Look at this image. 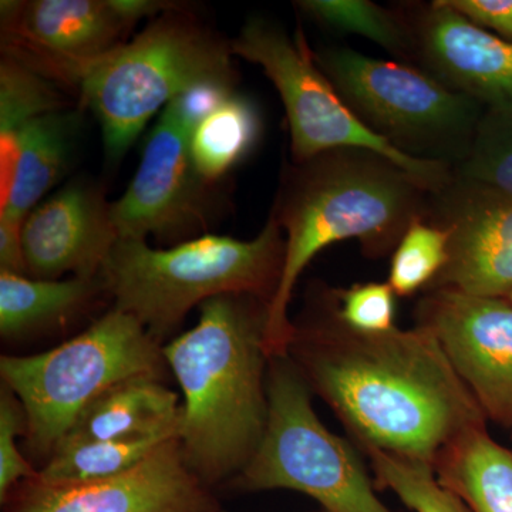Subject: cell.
Returning <instances> with one entry per match:
<instances>
[{
	"label": "cell",
	"mask_w": 512,
	"mask_h": 512,
	"mask_svg": "<svg viewBox=\"0 0 512 512\" xmlns=\"http://www.w3.org/2000/svg\"><path fill=\"white\" fill-rule=\"evenodd\" d=\"M306 356L313 384L336 413L379 448L433 467L485 414L423 326L363 335L345 326L320 336Z\"/></svg>",
	"instance_id": "obj_1"
},
{
	"label": "cell",
	"mask_w": 512,
	"mask_h": 512,
	"mask_svg": "<svg viewBox=\"0 0 512 512\" xmlns=\"http://www.w3.org/2000/svg\"><path fill=\"white\" fill-rule=\"evenodd\" d=\"M427 192L412 174L369 151H330L292 168L272 210L286 245L281 281L266 306V355L281 359L295 339L288 306L309 262L345 239H359L372 252L399 244L424 217Z\"/></svg>",
	"instance_id": "obj_2"
},
{
	"label": "cell",
	"mask_w": 512,
	"mask_h": 512,
	"mask_svg": "<svg viewBox=\"0 0 512 512\" xmlns=\"http://www.w3.org/2000/svg\"><path fill=\"white\" fill-rule=\"evenodd\" d=\"M249 295L201 305L197 325L163 349L184 394L180 443L191 470L208 480L245 468L264 437L266 306Z\"/></svg>",
	"instance_id": "obj_3"
},
{
	"label": "cell",
	"mask_w": 512,
	"mask_h": 512,
	"mask_svg": "<svg viewBox=\"0 0 512 512\" xmlns=\"http://www.w3.org/2000/svg\"><path fill=\"white\" fill-rule=\"evenodd\" d=\"M285 234L274 214L251 241L204 235L170 249L119 239L103 268L121 312L151 335H163L198 303L221 295L274 298L285 258Z\"/></svg>",
	"instance_id": "obj_4"
},
{
	"label": "cell",
	"mask_w": 512,
	"mask_h": 512,
	"mask_svg": "<svg viewBox=\"0 0 512 512\" xmlns=\"http://www.w3.org/2000/svg\"><path fill=\"white\" fill-rule=\"evenodd\" d=\"M177 12L154 20L80 82L83 104L99 119L113 160L124 156L157 110L181 94L202 84L234 86L231 46Z\"/></svg>",
	"instance_id": "obj_5"
},
{
	"label": "cell",
	"mask_w": 512,
	"mask_h": 512,
	"mask_svg": "<svg viewBox=\"0 0 512 512\" xmlns=\"http://www.w3.org/2000/svg\"><path fill=\"white\" fill-rule=\"evenodd\" d=\"M161 355L146 326L114 308L49 352L3 356L0 373L19 397L33 446L55 451L80 414L104 393L137 377H157Z\"/></svg>",
	"instance_id": "obj_6"
},
{
	"label": "cell",
	"mask_w": 512,
	"mask_h": 512,
	"mask_svg": "<svg viewBox=\"0 0 512 512\" xmlns=\"http://www.w3.org/2000/svg\"><path fill=\"white\" fill-rule=\"evenodd\" d=\"M315 55L340 97L370 130L409 156L461 161L483 119V106L434 74L348 47Z\"/></svg>",
	"instance_id": "obj_7"
},
{
	"label": "cell",
	"mask_w": 512,
	"mask_h": 512,
	"mask_svg": "<svg viewBox=\"0 0 512 512\" xmlns=\"http://www.w3.org/2000/svg\"><path fill=\"white\" fill-rule=\"evenodd\" d=\"M229 46L232 55L258 64L274 83L288 117L296 163L330 151H369L412 174L431 192L450 183V165L403 153L353 113L320 70L301 32L291 37L275 23L254 18Z\"/></svg>",
	"instance_id": "obj_8"
},
{
	"label": "cell",
	"mask_w": 512,
	"mask_h": 512,
	"mask_svg": "<svg viewBox=\"0 0 512 512\" xmlns=\"http://www.w3.org/2000/svg\"><path fill=\"white\" fill-rule=\"evenodd\" d=\"M244 478L256 490L301 491L328 512H392L376 497L355 451L323 426L301 377L285 365L275 366L268 384L264 437Z\"/></svg>",
	"instance_id": "obj_9"
},
{
	"label": "cell",
	"mask_w": 512,
	"mask_h": 512,
	"mask_svg": "<svg viewBox=\"0 0 512 512\" xmlns=\"http://www.w3.org/2000/svg\"><path fill=\"white\" fill-rule=\"evenodd\" d=\"M0 22L3 57L73 87L133 26L116 0L2 2Z\"/></svg>",
	"instance_id": "obj_10"
},
{
	"label": "cell",
	"mask_w": 512,
	"mask_h": 512,
	"mask_svg": "<svg viewBox=\"0 0 512 512\" xmlns=\"http://www.w3.org/2000/svg\"><path fill=\"white\" fill-rule=\"evenodd\" d=\"M194 130L171 101L148 137L133 181L110 204L119 239L146 241L148 235L174 237L207 227L214 184L201 177L192 161Z\"/></svg>",
	"instance_id": "obj_11"
},
{
	"label": "cell",
	"mask_w": 512,
	"mask_h": 512,
	"mask_svg": "<svg viewBox=\"0 0 512 512\" xmlns=\"http://www.w3.org/2000/svg\"><path fill=\"white\" fill-rule=\"evenodd\" d=\"M430 330L485 417L512 429V302L439 288L420 305Z\"/></svg>",
	"instance_id": "obj_12"
},
{
	"label": "cell",
	"mask_w": 512,
	"mask_h": 512,
	"mask_svg": "<svg viewBox=\"0 0 512 512\" xmlns=\"http://www.w3.org/2000/svg\"><path fill=\"white\" fill-rule=\"evenodd\" d=\"M437 222L448 232V261L439 288L485 298L512 293V197L457 178L443 190Z\"/></svg>",
	"instance_id": "obj_13"
},
{
	"label": "cell",
	"mask_w": 512,
	"mask_h": 512,
	"mask_svg": "<svg viewBox=\"0 0 512 512\" xmlns=\"http://www.w3.org/2000/svg\"><path fill=\"white\" fill-rule=\"evenodd\" d=\"M208 505L180 439H173L116 477L66 485L35 481L13 512H210Z\"/></svg>",
	"instance_id": "obj_14"
},
{
	"label": "cell",
	"mask_w": 512,
	"mask_h": 512,
	"mask_svg": "<svg viewBox=\"0 0 512 512\" xmlns=\"http://www.w3.org/2000/svg\"><path fill=\"white\" fill-rule=\"evenodd\" d=\"M117 241L110 204L82 183L67 185L36 207L22 227L28 274L50 281L70 272L94 278Z\"/></svg>",
	"instance_id": "obj_15"
},
{
	"label": "cell",
	"mask_w": 512,
	"mask_h": 512,
	"mask_svg": "<svg viewBox=\"0 0 512 512\" xmlns=\"http://www.w3.org/2000/svg\"><path fill=\"white\" fill-rule=\"evenodd\" d=\"M430 73L491 113L512 116V42L434 2L414 37Z\"/></svg>",
	"instance_id": "obj_16"
},
{
	"label": "cell",
	"mask_w": 512,
	"mask_h": 512,
	"mask_svg": "<svg viewBox=\"0 0 512 512\" xmlns=\"http://www.w3.org/2000/svg\"><path fill=\"white\" fill-rule=\"evenodd\" d=\"M181 417L183 406L178 404L177 394L157 377H137L113 387L90 404L60 443L153 436L180 439Z\"/></svg>",
	"instance_id": "obj_17"
},
{
	"label": "cell",
	"mask_w": 512,
	"mask_h": 512,
	"mask_svg": "<svg viewBox=\"0 0 512 512\" xmlns=\"http://www.w3.org/2000/svg\"><path fill=\"white\" fill-rule=\"evenodd\" d=\"M439 481L474 512H512V453L473 427L451 441L436 461Z\"/></svg>",
	"instance_id": "obj_18"
},
{
	"label": "cell",
	"mask_w": 512,
	"mask_h": 512,
	"mask_svg": "<svg viewBox=\"0 0 512 512\" xmlns=\"http://www.w3.org/2000/svg\"><path fill=\"white\" fill-rule=\"evenodd\" d=\"M76 114L56 111L30 120L18 131L15 188L0 217L23 224L37 202L63 177L72 158Z\"/></svg>",
	"instance_id": "obj_19"
},
{
	"label": "cell",
	"mask_w": 512,
	"mask_h": 512,
	"mask_svg": "<svg viewBox=\"0 0 512 512\" xmlns=\"http://www.w3.org/2000/svg\"><path fill=\"white\" fill-rule=\"evenodd\" d=\"M259 131L254 104L232 94L192 133L191 156L198 173L208 183L220 181L254 148Z\"/></svg>",
	"instance_id": "obj_20"
},
{
	"label": "cell",
	"mask_w": 512,
	"mask_h": 512,
	"mask_svg": "<svg viewBox=\"0 0 512 512\" xmlns=\"http://www.w3.org/2000/svg\"><path fill=\"white\" fill-rule=\"evenodd\" d=\"M96 289L94 278L50 281L0 271V332L9 338L73 311Z\"/></svg>",
	"instance_id": "obj_21"
},
{
	"label": "cell",
	"mask_w": 512,
	"mask_h": 512,
	"mask_svg": "<svg viewBox=\"0 0 512 512\" xmlns=\"http://www.w3.org/2000/svg\"><path fill=\"white\" fill-rule=\"evenodd\" d=\"M178 436H153L133 440L64 441L35 480L40 484L92 483L116 477L136 467L161 444Z\"/></svg>",
	"instance_id": "obj_22"
},
{
	"label": "cell",
	"mask_w": 512,
	"mask_h": 512,
	"mask_svg": "<svg viewBox=\"0 0 512 512\" xmlns=\"http://www.w3.org/2000/svg\"><path fill=\"white\" fill-rule=\"evenodd\" d=\"M301 8L329 28L366 37L389 52L412 50L414 37L402 20L369 0H306Z\"/></svg>",
	"instance_id": "obj_23"
},
{
	"label": "cell",
	"mask_w": 512,
	"mask_h": 512,
	"mask_svg": "<svg viewBox=\"0 0 512 512\" xmlns=\"http://www.w3.org/2000/svg\"><path fill=\"white\" fill-rule=\"evenodd\" d=\"M448 242L446 229L424 221V217L416 218L394 251L389 274V285L394 293L412 295L436 281L447 265Z\"/></svg>",
	"instance_id": "obj_24"
},
{
	"label": "cell",
	"mask_w": 512,
	"mask_h": 512,
	"mask_svg": "<svg viewBox=\"0 0 512 512\" xmlns=\"http://www.w3.org/2000/svg\"><path fill=\"white\" fill-rule=\"evenodd\" d=\"M376 476L416 512H467L453 491L434 477L433 467L379 448L366 447Z\"/></svg>",
	"instance_id": "obj_25"
},
{
	"label": "cell",
	"mask_w": 512,
	"mask_h": 512,
	"mask_svg": "<svg viewBox=\"0 0 512 512\" xmlns=\"http://www.w3.org/2000/svg\"><path fill=\"white\" fill-rule=\"evenodd\" d=\"M53 82L15 60L0 64V136L18 134L30 120L66 106Z\"/></svg>",
	"instance_id": "obj_26"
},
{
	"label": "cell",
	"mask_w": 512,
	"mask_h": 512,
	"mask_svg": "<svg viewBox=\"0 0 512 512\" xmlns=\"http://www.w3.org/2000/svg\"><path fill=\"white\" fill-rule=\"evenodd\" d=\"M457 178L512 197V116L484 114Z\"/></svg>",
	"instance_id": "obj_27"
},
{
	"label": "cell",
	"mask_w": 512,
	"mask_h": 512,
	"mask_svg": "<svg viewBox=\"0 0 512 512\" xmlns=\"http://www.w3.org/2000/svg\"><path fill=\"white\" fill-rule=\"evenodd\" d=\"M340 325L363 335H382L396 329V299L389 284L355 285L335 293Z\"/></svg>",
	"instance_id": "obj_28"
},
{
	"label": "cell",
	"mask_w": 512,
	"mask_h": 512,
	"mask_svg": "<svg viewBox=\"0 0 512 512\" xmlns=\"http://www.w3.org/2000/svg\"><path fill=\"white\" fill-rule=\"evenodd\" d=\"M23 407L9 393L0 400V497L5 498L10 487L22 478H36L25 457L20 454L16 439L23 430Z\"/></svg>",
	"instance_id": "obj_29"
},
{
	"label": "cell",
	"mask_w": 512,
	"mask_h": 512,
	"mask_svg": "<svg viewBox=\"0 0 512 512\" xmlns=\"http://www.w3.org/2000/svg\"><path fill=\"white\" fill-rule=\"evenodd\" d=\"M450 8L485 30L512 42V0H446Z\"/></svg>",
	"instance_id": "obj_30"
},
{
	"label": "cell",
	"mask_w": 512,
	"mask_h": 512,
	"mask_svg": "<svg viewBox=\"0 0 512 512\" xmlns=\"http://www.w3.org/2000/svg\"><path fill=\"white\" fill-rule=\"evenodd\" d=\"M22 227L19 222L0 217V271L28 275L22 245Z\"/></svg>",
	"instance_id": "obj_31"
},
{
	"label": "cell",
	"mask_w": 512,
	"mask_h": 512,
	"mask_svg": "<svg viewBox=\"0 0 512 512\" xmlns=\"http://www.w3.org/2000/svg\"><path fill=\"white\" fill-rule=\"evenodd\" d=\"M507 299H510V301L512 302V293H511V295H510V296H508V298H507Z\"/></svg>",
	"instance_id": "obj_32"
},
{
	"label": "cell",
	"mask_w": 512,
	"mask_h": 512,
	"mask_svg": "<svg viewBox=\"0 0 512 512\" xmlns=\"http://www.w3.org/2000/svg\"><path fill=\"white\" fill-rule=\"evenodd\" d=\"M210 512H215V511H210Z\"/></svg>",
	"instance_id": "obj_33"
}]
</instances>
